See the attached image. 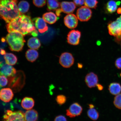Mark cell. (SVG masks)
<instances>
[{"mask_svg":"<svg viewBox=\"0 0 121 121\" xmlns=\"http://www.w3.org/2000/svg\"><path fill=\"white\" fill-rule=\"evenodd\" d=\"M118 4L117 2L111 0L107 3L105 6L106 10L108 13H112L117 10Z\"/></svg>","mask_w":121,"mask_h":121,"instance_id":"7402d4cb","label":"cell"},{"mask_svg":"<svg viewBox=\"0 0 121 121\" xmlns=\"http://www.w3.org/2000/svg\"><path fill=\"white\" fill-rule=\"evenodd\" d=\"M54 121H67V120L65 116L60 115L55 118Z\"/></svg>","mask_w":121,"mask_h":121,"instance_id":"4dcf8cb0","label":"cell"},{"mask_svg":"<svg viewBox=\"0 0 121 121\" xmlns=\"http://www.w3.org/2000/svg\"><path fill=\"white\" fill-rule=\"evenodd\" d=\"M74 62V59L72 54L70 53H63L60 56L59 63L63 67H70L73 64Z\"/></svg>","mask_w":121,"mask_h":121,"instance_id":"8992f818","label":"cell"},{"mask_svg":"<svg viewBox=\"0 0 121 121\" xmlns=\"http://www.w3.org/2000/svg\"><path fill=\"white\" fill-rule=\"evenodd\" d=\"M36 28L40 33L42 34L48 30V27L46 22L41 17H37L32 20Z\"/></svg>","mask_w":121,"mask_h":121,"instance_id":"8fae6325","label":"cell"},{"mask_svg":"<svg viewBox=\"0 0 121 121\" xmlns=\"http://www.w3.org/2000/svg\"><path fill=\"white\" fill-rule=\"evenodd\" d=\"M8 83V80L7 77L0 74V88L6 86Z\"/></svg>","mask_w":121,"mask_h":121,"instance_id":"f1b7e54d","label":"cell"},{"mask_svg":"<svg viewBox=\"0 0 121 121\" xmlns=\"http://www.w3.org/2000/svg\"><path fill=\"white\" fill-rule=\"evenodd\" d=\"M59 0H48L47 1V10L49 11H54L60 7Z\"/></svg>","mask_w":121,"mask_h":121,"instance_id":"603a6c76","label":"cell"},{"mask_svg":"<svg viewBox=\"0 0 121 121\" xmlns=\"http://www.w3.org/2000/svg\"><path fill=\"white\" fill-rule=\"evenodd\" d=\"M13 91L9 88H3L0 90V99L4 102H9L13 98Z\"/></svg>","mask_w":121,"mask_h":121,"instance_id":"7c38bea8","label":"cell"},{"mask_svg":"<svg viewBox=\"0 0 121 121\" xmlns=\"http://www.w3.org/2000/svg\"><path fill=\"white\" fill-rule=\"evenodd\" d=\"M96 87H97L98 90L100 91H102L104 89V87L103 86L100 84H98L96 85Z\"/></svg>","mask_w":121,"mask_h":121,"instance_id":"e575fe53","label":"cell"},{"mask_svg":"<svg viewBox=\"0 0 121 121\" xmlns=\"http://www.w3.org/2000/svg\"><path fill=\"white\" fill-rule=\"evenodd\" d=\"M98 3L97 0H84L85 6L89 8L96 9Z\"/></svg>","mask_w":121,"mask_h":121,"instance_id":"484cf974","label":"cell"},{"mask_svg":"<svg viewBox=\"0 0 121 121\" xmlns=\"http://www.w3.org/2000/svg\"><path fill=\"white\" fill-rule=\"evenodd\" d=\"M113 104L116 108L121 109V94H119L115 97Z\"/></svg>","mask_w":121,"mask_h":121,"instance_id":"4316f807","label":"cell"},{"mask_svg":"<svg viewBox=\"0 0 121 121\" xmlns=\"http://www.w3.org/2000/svg\"><path fill=\"white\" fill-rule=\"evenodd\" d=\"M108 90L110 93L113 95L119 94L121 91V86L120 84L117 82L111 83L109 86Z\"/></svg>","mask_w":121,"mask_h":121,"instance_id":"44dd1931","label":"cell"},{"mask_svg":"<svg viewBox=\"0 0 121 121\" xmlns=\"http://www.w3.org/2000/svg\"><path fill=\"white\" fill-rule=\"evenodd\" d=\"M4 57L6 63L10 65H15L17 61V57L12 53H6L4 56Z\"/></svg>","mask_w":121,"mask_h":121,"instance_id":"ac0fdd59","label":"cell"},{"mask_svg":"<svg viewBox=\"0 0 121 121\" xmlns=\"http://www.w3.org/2000/svg\"><path fill=\"white\" fill-rule=\"evenodd\" d=\"M16 73V69L11 65L6 63L2 62L0 63V74L11 78L14 76Z\"/></svg>","mask_w":121,"mask_h":121,"instance_id":"ba28073f","label":"cell"},{"mask_svg":"<svg viewBox=\"0 0 121 121\" xmlns=\"http://www.w3.org/2000/svg\"><path fill=\"white\" fill-rule=\"evenodd\" d=\"M30 4L27 1L22 0L18 4V7L21 14L26 13L28 11L30 8Z\"/></svg>","mask_w":121,"mask_h":121,"instance_id":"cb8c5ba5","label":"cell"},{"mask_svg":"<svg viewBox=\"0 0 121 121\" xmlns=\"http://www.w3.org/2000/svg\"><path fill=\"white\" fill-rule=\"evenodd\" d=\"M3 120L4 121H26L25 114L20 110L13 111L7 110L3 117Z\"/></svg>","mask_w":121,"mask_h":121,"instance_id":"277c9868","label":"cell"},{"mask_svg":"<svg viewBox=\"0 0 121 121\" xmlns=\"http://www.w3.org/2000/svg\"><path fill=\"white\" fill-rule=\"evenodd\" d=\"M91 10L86 6H82L77 10L76 15L78 19L82 22H87L92 16Z\"/></svg>","mask_w":121,"mask_h":121,"instance_id":"5b68a950","label":"cell"},{"mask_svg":"<svg viewBox=\"0 0 121 121\" xmlns=\"http://www.w3.org/2000/svg\"></svg>","mask_w":121,"mask_h":121,"instance_id":"ab89813d","label":"cell"},{"mask_svg":"<svg viewBox=\"0 0 121 121\" xmlns=\"http://www.w3.org/2000/svg\"><path fill=\"white\" fill-rule=\"evenodd\" d=\"M115 64L117 69H121V57L118 58L116 60Z\"/></svg>","mask_w":121,"mask_h":121,"instance_id":"d6a6232c","label":"cell"},{"mask_svg":"<svg viewBox=\"0 0 121 121\" xmlns=\"http://www.w3.org/2000/svg\"><path fill=\"white\" fill-rule=\"evenodd\" d=\"M75 5L78 7L81 6L84 4V0H73Z\"/></svg>","mask_w":121,"mask_h":121,"instance_id":"1f68e13d","label":"cell"},{"mask_svg":"<svg viewBox=\"0 0 121 121\" xmlns=\"http://www.w3.org/2000/svg\"><path fill=\"white\" fill-rule=\"evenodd\" d=\"M81 36V32L73 30L69 31L67 35V42L69 44L76 45L79 44Z\"/></svg>","mask_w":121,"mask_h":121,"instance_id":"9c48e42d","label":"cell"},{"mask_svg":"<svg viewBox=\"0 0 121 121\" xmlns=\"http://www.w3.org/2000/svg\"><path fill=\"white\" fill-rule=\"evenodd\" d=\"M63 11L61 9L58 8L56 10V14L57 16H60L61 15V13Z\"/></svg>","mask_w":121,"mask_h":121,"instance_id":"836d02e7","label":"cell"},{"mask_svg":"<svg viewBox=\"0 0 121 121\" xmlns=\"http://www.w3.org/2000/svg\"><path fill=\"white\" fill-rule=\"evenodd\" d=\"M87 115L93 121L97 120L99 116V113L94 108L90 109L88 110Z\"/></svg>","mask_w":121,"mask_h":121,"instance_id":"d4e9b609","label":"cell"},{"mask_svg":"<svg viewBox=\"0 0 121 121\" xmlns=\"http://www.w3.org/2000/svg\"><path fill=\"white\" fill-rule=\"evenodd\" d=\"M85 81L88 87L90 88L94 87L96 86L98 82L97 75L93 72H90L86 76Z\"/></svg>","mask_w":121,"mask_h":121,"instance_id":"4fadbf2b","label":"cell"},{"mask_svg":"<svg viewBox=\"0 0 121 121\" xmlns=\"http://www.w3.org/2000/svg\"><path fill=\"white\" fill-rule=\"evenodd\" d=\"M117 12L118 14H121V8L119 7L117 9Z\"/></svg>","mask_w":121,"mask_h":121,"instance_id":"8d00e7d4","label":"cell"},{"mask_svg":"<svg viewBox=\"0 0 121 121\" xmlns=\"http://www.w3.org/2000/svg\"><path fill=\"white\" fill-rule=\"evenodd\" d=\"M39 54L37 51L33 49H29L26 53V57L29 61L33 62L37 60Z\"/></svg>","mask_w":121,"mask_h":121,"instance_id":"d6986e66","label":"cell"},{"mask_svg":"<svg viewBox=\"0 0 121 121\" xmlns=\"http://www.w3.org/2000/svg\"><path fill=\"white\" fill-rule=\"evenodd\" d=\"M26 121H37L38 118L37 112L34 109L27 110L25 114Z\"/></svg>","mask_w":121,"mask_h":121,"instance_id":"e0dca14e","label":"cell"},{"mask_svg":"<svg viewBox=\"0 0 121 121\" xmlns=\"http://www.w3.org/2000/svg\"><path fill=\"white\" fill-rule=\"evenodd\" d=\"M83 108L78 103H73L66 110V115L69 117L72 118L79 116L82 112Z\"/></svg>","mask_w":121,"mask_h":121,"instance_id":"52a82bcc","label":"cell"},{"mask_svg":"<svg viewBox=\"0 0 121 121\" xmlns=\"http://www.w3.org/2000/svg\"><path fill=\"white\" fill-rule=\"evenodd\" d=\"M56 101L59 105H62L66 102V98L64 95H59L57 96L56 98Z\"/></svg>","mask_w":121,"mask_h":121,"instance_id":"83f0119b","label":"cell"},{"mask_svg":"<svg viewBox=\"0 0 121 121\" xmlns=\"http://www.w3.org/2000/svg\"><path fill=\"white\" fill-rule=\"evenodd\" d=\"M9 33L17 32L24 36L29 35L37 37L38 32L34 23L29 16L22 14L6 25Z\"/></svg>","mask_w":121,"mask_h":121,"instance_id":"6da1fadb","label":"cell"},{"mask_svg":"<svg viewBox=\"0 0 121 121\" xmlns=\"http://www.w3.org/2000/svg\"><path fill=\"white\" fill-rule=\"evenodd\" d=\"M46 0H33V4L36 7H42L46 4Z\"/></svg>","mask_w":121,"mask_h":121,"instance_id":"f546056e","label":"cell"},{"mask_svg":"<svg viewBox=\"0 0 121 121\" xmlns=\"http://www.w3.org/2000/svg\"><path fill=\"white\" fill-rule=\"evenodd\" d=\"M60 7L63 12L68 14L73 13L76 8L75 4L69 1H62L60 3Z\"/></svg>","mask_w":121,"mask_h":121,"instance_id":"5bb4252c","label":"cell"},{"mask_svg":"<svg viewBox=\"0 0 121 121\" xmlns=\"http://www.w3.org/2000/svg\"><path fill=\"white\" fill-rule=\"evenodd\" d=\"M17 0H0V17L7 23L20 15Z\"/></svg>","mask_w":121,"mask_h":121,"instance_id":"7a4b0ae2","label":"cell"},{"mask_svg":"<svg viewBox=\"0 0 121 121\" xmlns=\"http://www.w3.org/2000/svg\"><path fill=\"white\" fill-rule=\"evenodd\" d=\"M120 76H121V73L120 74Z\"/></svg>","mask_w":121,"mask_h":121,"instance_id":"f35d334b","label":"cell"},{"mask_svg":"<svg viewBox=\"0 0 121 121\" xmlns=\"http://www.w3.org/2000/svg\"><path fill=\"white\" fill-rule=\"evenodd\" d=\"M27 45L31 49H38L40 47L41 44L39 39L37 38L32 37L29 39Z\"/></svg>","mask_w":121,"mask_h":121,"instance_id":"ffe728a7","label":"cell"},{"mask_svg":"<svg viewBox=\"0 0 121 121\" xmlns=\"http://www.w3.org/2000/svg\"><path fill=\"white\" fill-rule=\"evenodd\" d=\"M43 18L46 22L51 25L55 23L58 19L57 15L52 12L44 13L43 15Z\"/></svg>","mask_w":121,"mask_h":121,"instance_id":"2e32d148","label":"cell"},{"mask_svg":"<svg viewBox=\"0 0 121 121\" xmlns=\"http://www.w3.org/2000/svg\"><path fill=\"white\" fill-rule=\"evenodd\" d=\"M89 108L90 109L94 108L95 106L92 104H90L89 105Z\"/></svg>","mask_w":121,"mask_h":121,"instance_id":"74e56055","label":"cell"},{"mask_svg":"<svg viewBox=\"0 0 121 121\" xmlns=\"http://www.w3.org/2000/svg\"><path fill=\"white\" fill-rule=\"evenodd\" d=\"M5 40L8 43L10 49L16 52L22 50L26 42L23 35L14 31L9 33L5 38Z\"/></svg>","mask_w":121,"mask_h":121,"instance_id":"3957f363","label":"cell"},{"mask_svg":"<svg viewBox=\"0 0 121 121\" xmlns=\"http://www.w3.org/2000/svg\"><path fill=\"white\" fill-rule=\"evenodd\" d=\"M64 22L65 26L68 28H75L78 25V19L75 14L71 13L68 14L64 17Z\"/></svg>","mask_w":121,"mask_h":121,"instance_id":"30bf717a","label":"cell"},{"mask_svg":"<svg viewBox=\"0 0 121 121\" xmlns=\"http://www.w3.org/2000/svg\"><path fill=\"white\" fill-rule=\"evenodd\" d=\"M35 105V101L33 98L25 97L23 98L21 102V105L23 108L26 110L32 109Z\"/></svg>","mask_w":121,"mask_h":121,"instance_id":"9a60e30c","label":"cell"},{"mask_svg":"<svg viewBox=\"0 0 121 121\" xmlns=\"http://www.w3.org/2000/svg\"><path fill=\"white\" fill-rule=\"evenodd\" d=\"M6 53L4 49H1L0 50V54L1 55H4Z\"/></svg>","mask_w":121,"mask_h":121,"instance_id":"d590c367","label":"cell"}]
</instances>
